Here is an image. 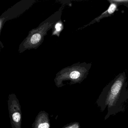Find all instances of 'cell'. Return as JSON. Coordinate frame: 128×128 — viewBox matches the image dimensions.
<instances>
[{"instance_id": "obj_6", "label": "cell", "mask_w": 128, "mask_h": 128, "mask_svg": "<svg viewBox=\"0 0 128 128\" xmlns=\"http://www.w3.org/2000/svg\"><path fill=\"white\" fill-rule=\"evenodd\" d=\"M12 119L15 122H19L21 119V115L20 113L18 112L14 113L12 114Z\"/></svg>"}, {"instance_id": "obj_4", "label": "cell", "mask_w": 128, "mask_h": 128, "mask_svg": "<svg viewBox=\"0 0 128 128\" xmlns=\"http://www.w3.org/2000/svg\"><path fill=\"white\" fill-rule=\"evenodd\" d=\"M108 1L110 3V4L108 9L104 12L103 13H102L99 16L91 21L88 24L85 25L84 28H85L88 26L92 25L96 22L98 23V22H100L101 20L103 18H108V17H110V16L113 15L114 12L117 10L118 7V6L120 5H123L124 0H108Z\"/></svg>"}, {"instance_id": "obj_2", "label": "cell", "mask_w": 128, "mask_h": 128, "mask_svg": "<svg viewBox=\"0 0 128 128\" xmlns=\"http://www.w3.org/2000/svg\"><path fill=\"white\" fill-rule=\"evenodd\" d=\"M52 24L53 23L47 22L31 30L27 38L21 44L19 51H23L26 49L38 48L42 43L47 31L52 27Z\"/></svg>"}, {"instance_id": "obj_8", "label": "cell", "mask_w": 128, "mask_h": 128, "mask_svg": "<svg viewBox=\"0 0 128 128\" xmlns=\"http://www.w3.org/2000/svg\"><path fill=\"white\" fill-rule=\"evenodd\" d=\"M123 5L128 8V0H124Z\"/></svg>"}, {"instance_id": "obj_5", "label": "cell", "mask_w": 128, "mask_h": 128, "mask_svg": "<svg viewBox=\"0 0 128 128\" xmlns=\"http://www.w3.org/2000/svg\"><path fill=\"white\" fill-rule=\"evenodd\" d=\"M54 29L53 33H54V34L60 33L61 30V29L63 28V24L60 23V22H58L54 25Z\"/></svg>"}, {"instance_id": "obj_1", "label": "cell", "mask_w": 128, "mask_h": 128, "mask_svg": "<svg viewBox=\"0 0 128 128\" xmlns=\"http://www.w3.org/2000/svg\"><path fill=\"white\" fill-rule=\"evenodd\" d=\"M128 102V82L126 73L123 72L115 77L104 87L96 104L100 110L107 109L104 120L112 115L124 112Z\"/></svg>"}, {"instance_id": "obj_7", "label": "cell", "mask_w": 128, "mask_h": 128, "mask_svg": "<svg viewBox=\"0 0 128 128\" xmlns=\"http://www.w3.org/2000/svg\"><path fill=\"white\" fill-rule=\"evenodd\" d=\"M49 124L47 123L42 124L38 126V128H49Z\"/></svg>"}, {"instance_id": "obj_3", "label": "cell", "mask_w": 128, "mask_h": 128, "mask_svg": "<svg viewBox=\"0 0 128 128\" xmlns=\"http://www.w3.org/2000/svg\"><path fill=\"white\" fill-rule=\"evenodd\" d=\"M91 66L90 63H77L62 69L59 73L62 76H68L72 80L82 81L86 78Z\"/></svg>"}]
</instances>
